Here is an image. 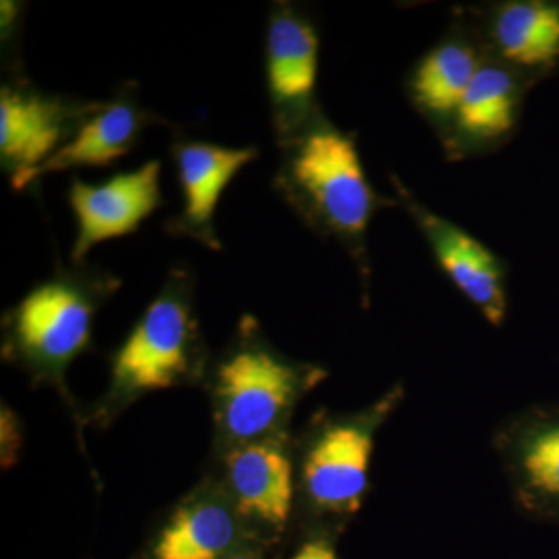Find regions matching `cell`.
<instances>
[{
  "label": "cell",
  "instance_id": "6da1fadb",
  "mask_svg": "<svg viewBox=\"0 0 559 559\" xmlns=\"http://www.w3.org/2000/svg\"><path fill=\"white\" fill-rule=\"evenodd\" d=\"M274 178L278 197L319 237L366 261L367 234L380 200L371 187L355 135L323 114L280 145Z\"/></svg>",
  "mask_w": 559,
  "mask_h": 559
},
{
  "label": "cell",
  "instance_id": "7a4b0ae2",
  "mask_svg": "<svg viewBox=\"0 0 559 559\" xmlns=\"http://www.w3.org/2000/svg\"><path fill=\"white\" fill-rule=\"evenodd\" d=\"M35 286L7 318L10 347L25 359L62 367L90 345L95 312L117 280L73 263Z\"/></svg>",
  "mask_w": 559,
  "mask_h": 559
},
{
  "label": "cell",
  "instance_id": "3957f363",
  "mask_svg": "<svg viewBox=\"0 0 559 559\" xmlns=\"http://www.w3.org/2000/svg\"><path fill=\"white\" fill-rule=\"evenodd\" d=\"M197 352L191 277L176 270L116 353L114 382L128 393L170 388L187 373Z\"/></svg>",
  "mask_w": 559,
  "mask_h": 559
},
{
  "label": "cell",
  "instance_id": "277c9868",
  "mask_svg": "<svg viewBox=\"0 0 559 559\" xmlns=\"http://www.w3.org/2000/svg\"><path fill=\"white\" fill-rule=\"evenodd\" d=\"M103 102L39 90L27 76L0 86V167L11 189L73 139Z\"/></svg>",
  "mask_w": 559,
  "mask_h": 559
},
{
  "label": "cell",
  "instance_id": "5b68a950",
  "mask_svg": "<svg viewBox=\"0 0 559 559\" xmlns=\"http://www.w3.org/2000/svg\"><path fill=\"white\" fill-rule=\"evenodd\" d=\"M320 38L310 14L293 2H272L264 39V75L277 145L299 134L320 112L316 92Z\"/></svg>",
  "mask_w": 559,
  "mask_h": 559
},
{
  "label": "cell",
  "instance_id": "8992f818",
  "mask_svg": "<svg viewBox=\"0 0 559 559\" xmlns=\"http://www.w3.org/2000/svg\"><path fill=\"white\" fill-rule=\"evenodd\" d=\"M293 366L280 358L253 325H242L240 340L221 362V419L234 439L253 441L277 425L299 385Z\"/></svg>",
  "mask_w": 559,
  "mask_h": 559
},
{
  "label": "cell",
  "instance_id": "52a82bcc",
  "mask_svg": "<svg viewBox=\"0 0 559 559\" xmlns=\"http://www.w3.org/2000/svg\"><path fill=\"white\" fill-rule=\"evenodd\" d=\"M162 162L148 160L138 170L116 173L102 182L73 178L68 201L76 223L70 259L84 263L95 246L139 230L165 204L160 189Z\"/></svg>",
  "mask_w": 559,
  "mask_h": 559
},
{
  "label": "cell",
  "instance_id": "ba28073f",
  "mask_svg": "<svg viewBox=\"0 0 559 559\" xmlns=\"http://www.w3.org/2000/svg\"><path fill=\"white\" fill-rule=\"evenodd\" d=\"M392 182L441 271L488 323L502 325L509 307L502 261L468 230L415 200L399 179Z\"/></svg>",
  "mask_w": 559,
  "mask_h": 559
},
{
  "label": "cell",
  "instance_id": "9c48e42d",
  "mask_svg": "<svg viewBox=\"0 0 559 559\" xmlns=\"http://www.w3.org/2000/svg\"><path fill=\"white\" fill-rule=\"evenodd\" d=\"M170 154L182 191V209L165 223L171 237L190 238L210 250H221L215 213L231 180L259 157L255 146L230 148L176 132Z\"/></svg>",
  "mask_w": 559,
  "mask_h": 559
},
{
  "label": "cell",
  "instance_id": "30bf717a",
  "mask_svg": "<svg viewBox=\"0 0 559 559\" xmlns=\"http://www.w3.org/2000/svg\"><path fill=\"white\" fill-rule=\"evenodd\" d=\"M154 124L170 127V121L142 105L138 83L124 81L116 94L103 102L102 108L84 121L70 142L36 170L28 173L13 190H27L53 173L112 167L139 145L143 132Z\"/></svg>",
  "mask_w": 559,
  "mask_h": 559
},
{
  "label": "cell",
  "instance_id": "8fae6325",
  "mask_svg": "<svg viewBox=\"0 0 559 559\" xmlns=\"http://www.w3.org/2000/svg\"><path fill=\"white\" fill-rule=\"evenodd\" d=\"M532 81L502 62H484L451 123L441 134L452 156H473L502 145L516 131Z\"/></svg>",
  "mask_w": 559,
  "mask_h": 559
},
{
  "label": "cell",
  "instance_id": "7c38bea8",
  "mask_svg": "<svg viewBox=\"0 0 559 559\" xmlns=\"http://www.w3.org/2000/svg\"><path fill=\"white\" fill-rule=\"evenodd\" d=\"M479 32L489 58L516 70L533 84L559 68L557 0L496 3L485 13Z\"/></svg>",
  "mask_w": 559,
  "mask_h": 559
},
{
  "label": "cell",
  "instance_id": "4fadbf2b",
  "mask_svg": "<svg viewBox=\"0 0 559 559\" xmlns=\"http://www.w3.org/2000/svg\"><path fill=\"white\" fill-rule=\"evenodd\" d=\"M373 428L369 423L331 426L308 451L304 481L320 510L355 513L369 484Z\"/></svg>",
  "mask_w": 559,
  "mask_h": 559
},
{
  "label": "cell",
  "instance_id": "5bb4252c",
  "mask_svg": "<svg viewBox=\"0 0 559 559\" xmlns=\"http://www.w3.org/2000/svg\"><path fill=\"white\" fill-rule=\"evenodd\" d=\"M488 60L487 49L476 25H457L412 69L407 92L415 108L447 131L471 81Z\"/></svg>",
  "mask_w": 559,
  "mask_h": 559
},
{
  "label": "cell",
  "instance_id": "9a60e30c",
  "mask_svg": "<svg viewBox=\"0 0 559 559\" xmlns=\"http://www.w3.org/2000/svg\"><path fill=\"white\" fill-rule=\"evenodd\" d=\"M227 476L237 510L245 516L283 527L293 510V465L270 441H249L231 451Z\"/></svg>",
  "mask_w": 559,
  "mask_h": 559
},
{
  "label": "cell",
  "instance_id": "2e32d148",
  "mask_svg": "<svg viewBox=\"0 0 559 559\" xmlns=\"http://www.w3.org/2000/svg\"><path fill=\"white\" fill-rule=\"evenodd\" d=\"M513 459L530 509L559 522V407L535 412L525 419Z\"/></svg>",
  "mask_w": 559,
  "mask_h": 559
},
{
  "label": "cell",
  "instance_id": "e0dca14e",
  "mask_svg": "<svg viewBox=\"0 0 559 559\" xmlns=\"http://www.w3.org/2000/svg\"><path fill=\"white\" fill-rule=\"evenodd\" d=\"M238 543L229 507L204 499L176 511L154 544L153 559H227Z\"/></svg>",
  "mask_w": 559,
  "mask_h": 559
},
{
  "label": "cell",
  "instance_id": "ac0fdd59",
  "mask_svg": "<svg viewBox=\"0 0 559 559\" xmlns=\"http://www.w3.org/2000/svg\"><path fill=\"white\" fill-rule=\"evenodd\" d=\"M24 3L16 0H2L0 3V43H2L3 70L7 79L25 76L20 58V36L24 22Z\"/></svg>",
  "mask_w": 559,
  "mask_h": 559
},
{
  "label": "cell",
  "instance_id": "d6986e66",
  "mask_svg": "<svg viewBox=\"0 0 559 559\" xmlns=\"http://www.w3.org/2000/svg\"><path fill=\"white\" fill-rule=\"evenodd\" d=\"M290 559H340L336 551L330 544L323 540H311V543L304 544L299 550L296 551Z\"/></svg>",
  "mask_w": 559,
  "mask_h": 559
},
{
  "label": "cell",
  "instance_id": "ffe728a7",
  "mask_svg": "<svg viewBox=\"0 0 559 559\" xmlns=\"http://www.w3.org/2000/svg\"><path fill=\"white\" fill-rule=\"evenodd\" d=\"M227 559H259V558L252 557V555L234 554V555H231V557H229Z\"/></svg>",
  "mask_w": 559,
  "mask_h": 559
}]
</instances>
